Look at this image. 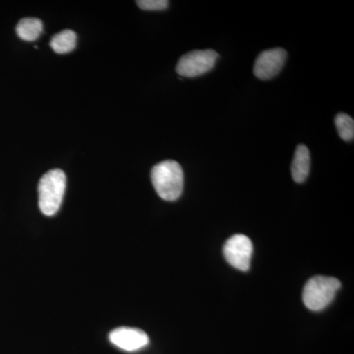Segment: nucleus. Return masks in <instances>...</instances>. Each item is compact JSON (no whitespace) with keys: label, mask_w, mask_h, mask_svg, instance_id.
<instances>
[{"label":"nucleus","mask_w":354,"mask_h":354,"mask_svg":"<svg viewBox=\"0 0 354 354\" xmlns=\"http://www.w3.org/2000/svg\"><path fill=\"white\" fill-rule=\"evenodd\" d=\"M153 188L165 201H176L183 194V167L174 160H164L156 165L151 172Z\"/></svg>","instance_id":"obj_1"},{"label":"nucleus","mask_w":354,"mask_h":354,"mask_svg":"<svg viewBox=\"0 0 354 354\" xmlns=\"http://www.w3.org/2000/svg\"><path fill=\"white\" fill-rule=\"evenodd\" d=\"M66 189V176L62 169L46 172L39 183V206L44 216H51L59 211Z\"/></svg>","instance_id":"obj_2"},{"label":"nucleus","mask_w":354,"mask_h":354,"mask_svg":"<svg viewBox=\"0 0 354 354\" xmlns=\"http://www.w3.org/2000/svg\"><path fill=\"white\" fill-rule=\"evenodd\" d=\"M341 288V281L337 279L332 277H314L305 285L302 300L309 310L321 311L332 304Z\"/></svg>","instance_id":"obj_3"},{"label":"nucleus","mask_w":354,"mask_h":354,"mask_svg":"<svg viewBox=\"0 0 354 354\" xmlns=\"http://www.w3.org/2000/svg\"><path fill=\"white\" fill-rule=\"evenodd\" d=\"M218 58V53L213 50L190 51L179 59L176 72L188 78L201 76L214 68Z\"/></svg>","instance_id":"obj_4"},{"label":"nucleus","mask_w":354,"mask_h":354,"mask_svg":"<svg viewBox=\"0 0 354 354\" xmlns=\"http://www.w3.org/2000/svg\"><path fill=\"white\" fill-rule=\"evenodd\" d=\"M252 254V241L244 234L234 235L223 246L225 260L228 264L239 271L247 272L250 269Z\"/></svg>","instance_id":"obj_5"},{"label":"nucleus","mask_w":354,"mask_h":354,"mask_svg":"<svg viewBox=\"0 0 354 354\" xmlns=\"http://www.w3.org/2000/svg\"><path fill=\"white\" fill-rule=\"evenodd\" d=\"M286 55V51L281 48L263 51L256 59L254 74L262 80L274 78L283 69Z\"/></svg>","instance_id":"obj_6"},{"label":"nucleus","mask_w":354,"mask_h":354,"mask_svg":"<svg viewBox=\"0 0 354 354\" xmlns=\"http://www.w3.org/2000/svg\"><path fill=\"white\" fill-rule=\"evenodd\" d=\"M109 341L125 351H136L148 346L149 337L144 330L136 328L121 327L109 334Z\"/></svg>","instance_id":"obj_7"},{"label":"nucleus","mask_w":354,"mask_h":354,"mask_svg":"<svg viewBox=\"0 0 354 354\" xmlns=\"http://www.w3.org/2000/svg\"><path fill=\"white\" fill-rule=\"evenodd\" d=\"M310 165L311 160L308 148L305 145H298L291 165V174L295 183H302L306 180L309 176Z\"/></svg>","instance_id":"obj_8"},{"label":"nucleus","mask_w":354,"mask_h":354,"mask_svg":"<svg viewBox=\"0 0 354 354\" xmlns=\"http://www.w3.org/2000/svg\"><path fill=\"white\" fill-rule=\"evenodd\" d=\"M16 32L23 41H36L43 32V22L38 18H24L18 23Z\"/></svg>","instance_id":"obj_9"},{"label":"nucleus","mask_w":354,"mask_h":354,"mask_svg":"<svg viewBox=\"0 0 354 354\" xmlns=\"http://www.w3.org/2000/svg\"><path fill=\"white\" fill-rule=\"evenodd\" d=\"M76 43V32L71 30H64L53 36L50 41V46L55 53L64 55V53H68L73 50L75 48Z\"/></svg>","instance_id":"obj_10"},{"label":"nucleus","mask_w":354,"mask_h":354,"mask_svg":"<svg viewBox=\"0 0 354 354\" xmlns=\"http://www.w3.org/2000/svg\"><path fill=\"white\" fill-rule=\"evenodd\" d=\"M335 127L339 136L344 141H353L354 137V121L348 114L339 113L335 116Z\"/></svg>","instance_id":"obj_11"},{"label":"nucleus","mask_w":354,"mask_h":354,"mask_svg":"<svg viewBox=\"0 0 354 354\" xmlns=\"http://www.w3.org/2000/svg\"><path fill=\"white\" fill-rule=\"evenodd\" d=\"M136 3L143 10L151 11L165 10L169 6L167 0H138Z\"/></svg>","instance_id":"obj_12"}]
</instances>
